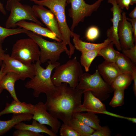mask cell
Masks as SVG:
<instances>
[{
	"instance_id": "obj_8",
	"label": "cell",
	"mask_w": 136,
	"mask_h": 136,
	"mask_svg": "<svg viewBox=\"0 0 136 136\" xmlns=\"http://www.w3.org/2000/svg\"><path fill=\"white\" fill-rule=\"evenodd\" d=\"M40 51L37 44L32 38L20 39L13 45L11 57L27 64L39 60Z\"/></svg>"
},
{
	"instance_id": "obj_16",
	"label": "cell",
	"mask_w": 136,
	"mask_h": 136,
	"mask_svg": "<svg viewBox=\"0 0 136 136\" xmlns=\"http://www.w3.org/2000/svg\"><path fill=\"white\" fill-rule=\"evenodd\" d=\"M34 110V105L13 100L10 103H6L4 109L0 112V116L10 113L13 114L26 113L32 115Z\"/></svg>"
},
{
	"instance_id": "obj_27",
	"label": "cell",
	"mask_w": 136,
	"mask_h": 136,
	"mask_svg": "<svg viewBox=\"0 0 136 136\" xmlns=\"http://www.w3.org/2000/svg\"><path fill=\"white\" fill-rule=\"evenodd\" d=\"M102 48H99L81 53L80 58V63L84 67L86 72L89 71L92 62L97 56L99 52Z\"/></svg>"
},
{
	"instance_id": "obj_14",
	"label": "cell",
	"mask_w": 136,
	"mask_h": 136,
	"mask_svg": "<svg viewBox=\"0 0 136 136\" xmlns=\"http://www.w3.org/2000/svg\"><path fill=\"white\" fill-rule=\"evenodd\" d=\"M108 2L112 5L110 10L113 13V18L111 19L113 25L107 30V36L113 43L117 50L120 51L122 49L118 36V28L119 22L121 19L123 11L119 8L115 0H108Z\"/></svg>"
},
{
	"instance_id": "obj_19",
	"label": "cell",
	"mask_w": 136,
	"mask_h": 136,
	"mask_svg": "<svg viewBox=\"0 0 136 136\" xmlns=\"http://www.w3.org/2000/svg\"><path fill=\"white\" fill-rule=\"evenodd\" d=\"M73 42L75 48L80 51L81 53L103 48L108 45L111 42L109 39L107 38L104 41L100 43H93L83 41L80 39V36L73 32Z\"/></svg>"
},
{
	"instance_id": "obj_44",
	"label": "cell",
	"mask_w": 136,
	"mask_h": 136,
	"mask_svg": "<svg viewBox=\"0 0 136 136\" xmlns=\"http://www.w3.org/2000/svg\"><path fill=\"white\" fill-rule=\"evenodd\" d=\"M130 5H133L134 4L136 3V0H130Z\"/></svg>"
},
{
	"instance_id": "obj_29",
	"label": "cell",
	"mask_w": 136,
	"mask_h": 136,
	"mask_svg": "<svg viewBox=\"0 0 136 136\" xmlns=\"http://www.w3.org/2000/svg\"><path fill=\"white\" fill-rule=\"evenodd\" d=\"M28 30L23 28H9L0 26V41L3 42L7 37L22 33H26Z\"/></svg>"
},
{
	"instance_id": "obj_12",
	"label": "cell",
	"mask_w": 136,
	"mask_h": 136,
	"mask_svg": "<svg viewBox=\"0 0 136 136\" xmlns=\"http://www.w3.org/2000/svg\"><path fill=\"white\" fill-rule=\"evenodd\" d=\"M32 7L37 17L62 41V36L59 25L53 13L42 6L36 4Z\"/></svg>"
},
{
	"instance_id": "obj_37",
	"label": "cell",
	"mask_w": 136,
	"mask_h": 136,
	"mask_svg": "<svg viewBox=\"0 0 136 136\" xmlns=\"http://www.w3.org/2000/svg\"><path fill=\"white\" fill-rule=\"evenodd\" d=\"M126 19L130 22L133 32V38L135 45L136 43V18L132 19L126 17Z\"/></svg>"
},
{
	"instance_id": "obj_35",
	"label": "cell",
	"mask_w": 136,
	"mask_h": 136,
	"mask_svg": "<svg viewBox=\"0 0 136 136\" xmlns=\"http://www.w3.org/2000/svg\"><path fill=\"white\" fill-rule=\"evenodd\" d=\"M111 131L108 126H102L101 129L96 130L90 136H110Z\"/></svg>"
},
{
	"instance_id": "obj_18",
	"label": "cell",
	"mask_w": 136,
	"mask_h": 136,
	"mask_svg": "<svg viewBox=\"0 0 136 136\" xmlns=\"http://www.w3.org/2000/svg\"><path fill=\"white\" fill-rule=\"evenodd\" d=\"M97 69L103 80L111 85L116 77L121 73L115 62L105 60L98 65Z\"/></svg>"
},
{
	"instance_id": "obj_30",
	"label": "cell",
	"mask_w": 136,
	"mask_h": 136,
	"mask_svg": "<svg viewBox=\"0 0 136 136\" xmlns=\"http://www.w3.org/2000/svg\"><path fill=\"white\" fill-rule=\"evenodd\" d=\"M114 91V95L109 103V105L113 108L123 105L124 103V90L117 89Z\"/></svg>"
},
{
	"instance_id": "obj_3",
	"label": "cell",
	"mask_w": 136,
	"mask_h": 136,
	"mask_svg": "<svg viewBox=\"0 0 136 136\" xmlns=\"http://www.w3.org/2000/svg\"><path fill=\"white\" fill-rule=\"evenodd\" d=\"M48 63L44 69L41 65L40 60L36 61L35 75L25 85L26 88L33 90V95L36 97H39L41 93L50 94L55 88L51 81V74L53 70L60 64L58 62L52 63L49 61Z\"/></svg>"
},
{
	"instance_id": "obj_43",
	"label": "cell",
	"mask_w": 136,
	"mask_h": 136,
	"mask_svg": "<svg viewBox=\"0 0 136 136\" xmlns=\"http://www.w3.org/2000/svg\"><path fill=\"white\" fill-rule=\"evenodd\" d=\"M124 119L131 121L133 123H136V118H135L129 117L124 116Z\"/></svg>"
},
{
	"instance_id": "obj_31",
	"label": "cell",
	"mask_w": 136,
	"mask_h": 136,
	"mask_svg": "<svg viewBox=\"0 0 136 136\" xmlns=\"http://www.w3.org/2000/svg\"><path fill=\"white\" fill-rule=\"evenodd\" d=\"M59 130L60 134L61 136H80L70 125L64 123L61 125Z\"/></svg>"
},
{
	"instance_id": "obj_22",
	"label": "cell",
	"mask_w": 136,
	"mask_h": 136,
	"mask_svg": "<svg viewBox=\"0 0 136 136\" xmlns=\"http://www.w3.org/2000/svg\"><path fill=\"white\" fill-rule=\"evenodd\" d=\"M14 127L16 129L26 130L37 133H45L50 136H57L56 133L48 128L45 125L41 124L33 119L31 124H26L22 122L16 125Z\"/></svg>"
},
{
	"instance_id": "obj_15",
	"label": "cell",
	"mask_w": 136,
	"mask_h": 136,
	"mask_svg": "<svg viewBox=\"0 0 136 136\" xmlns=\"http://www.w3.org/2000/svg\"><path fill=\"white\" fill-rule=\"evenodd\" d=\"M84 100L81 106V112H90L103 114L107 111L105 105L92 93L90 91L83 92Z\"/></svg>"
},
{
	"instance_id": "obj_48",
	"label": "cell",
	"mask_w": 136,
	"mask_h": 136,
	"mask_svg": "<svg viewBox=\"0 0 136 136\" xmlns=\"http://www.w3.org/2000/svg\"></svg>"
},
{
	"instance_id": "obj_40",
	"label": "cell",
	"mask_w": 136,
	"mask_h": 136,
	"mask_svg": "<svg viewBox=\"0 0 136 136\" xmlns=\"http://www.w3.org/2000/svg\"><path fill=\"white\" fill-rule=\"evenodd\" d=\"M4 64L3 63L0 70V81L3 77L6 74L3 71Z\"/></svg>"
},
{
	"instance_id": "obj_10",
	"label": "cell",
	"mask_w": 136,
	"mask_h": 136,
	"mask_svg": "<svg viewBox=\"0 0 136 136\" xmlns=\"http://www.w3.org/2000/svg\"><path fill=\"white\" fill-rule=\"evenodd\" d=\"M4 64L3 71L7 74L12 72L18 74L20 79L24 80L27 78H32L36 73L35 63L27 64L12 57L5 54L1 58Z\"/></svg>"
},
{
	"instance_id": "obj_38",
	"label": "cell",
	"mask_w": 136,
	"mask_h": 136,
	"mask_svg": "<svg viewBox=\"0 0 136 136\" xmlns=\"http://www.w3.org/2000/svg\"><path fill=\"white\" fill-rule=\"evenodd\" d=\"M132 79L133 81V90L135 96H136V66L135 65H134L132 67Z\"/></svg>"
},
{
	"instance_id": "obj_5",
	"label": "cell",
	"mask_w": 136,
	"mask_h": 136,
	"mask_svg": "<svg viewBox=\"0 0 136 136\" xmlns=\"http://www.w3.org/2000/svg\"><path fill=\"white\" fill-rule=\"evenodd\" d=\"M76 88L83 92L90 91L93 94L101 101L107 99L114 89L106 82L99 74L97 70L93 74L85 73L80 77Z\"/></svg>"
},
{
	"instance_id": "obj_46",
	"label": "cell",
	"mask_w": 136,
	"mask_h": 136,
	"mask_svg": "<svg viewBox=\"0 0 136 136\" xmlns=\"http://www.w3.org/2000/svg\"><path fill=\"white\" fill-rule=\"evenodd\" d=\"M3 89H2L1 88H0V94L2 93V92Z\"/></svg>"
},
{
	"instance_id": "obj_33",
	"label": "cell",
	"mask_w": 136,
	"mask_h": 136,
	"mask_svg": "<svg viewBox=\"0 0 136 136\" xmlns=\"http://www.w3.org/2000/svg\"><path fill=\"white\" fill-rule=\"evenodd\" d=\"M122 53L128 58L132 62L136 64V45L129 49H122Z\"/></svg>"
},
{
	"instance_id": "obj_11",
	"label": "cell",
	"mask_w": 136,
	"mask_h": 136,
	"mask_svg": "<svg viewBox=\"0 0 136 136\" xmlns=\"http://www.w3.org/2000/svg\"><path fill=\"white\" fill-rule=\"evenodd\" d=\"M35 110L32 119L39 123L50 126L51 130L57 133L60 127L61 123L58 119L53 117L47 112L45 104L39 101L34 105Z\"/></svg>"
},
{
	"instance_id": "obj_9",
	"label": "cell",
	"mask_w": 136,
	"mask_h": 136,
	"mask_svg": "<svg viewBox=\"0 0 136 136\" xmlns=\"http://www.w3.org/2000/svg\"><path fill=\"white\" fill-rule=\"evenodd\" d=\"M104 0H97L91 4L86 3L84 0H67V3L70 4L69 15L72 19L70 29L73 32L79 23L83 22L85 18L91 16L96 11Z\"/></svg>"
},
{
	"instance_id": "obj_13",
	"label": "cell",
	"mask_w": 136,
	"mask_h": 136,
	"mask_svg": "<svg viewBox=\"0 0 136 136\" xmlns=\"http://www.w3.org/2000/svg\"><path fill=\"white\" fill-rule=\"evenodd\" d=\"M126 18V13L123 12L121 19L119 22L118 28V36L122 49H129L136 45L134 44L131 23Z\"/></svg>"
},
{
	"instance_id": "obj_25",
	"label": "cell",
	"mask_w": 136,
	"mask_h": 136,
	"mask_svg": "<svg viewBox=\"0 0 136 136\" xmlns=\"http://www.w3.org/2000/svg\"><path fill=\"white\" fill-rule=\"evenodd\" d=\"M69 125L80 136H90L95 131L93 129L74 117L71 120Z\"/></svg>"
},
{
	"instance_id": "obj_20",
	"label": "cell",
	"mask_w": 136,
	"mask_h": 136,
	"mask_svg": "<svg viewBox=\"0 0 136 136\" xmlns=\"http://www.w3.org/2000/svg\"><path fill=\"white\" fill-rule=\"evenodd\" d=\"M32 115L29 114H13L11 119L6 121L0 120V136L3 135L18 123L23 121H30Z\"/></svg>"
},
{
	"instance_id": "obj_39",
	"label": "cell",
	"mask_w": 136,
	"mask_h": 136,
	"mask_svg": "<svg viewBox=\"0 0 136 136\" xmlns=\"http://www.w3.org/2000/svg\"><path fill=\"white\" fill-rule=\"evenodd\" d=\"M129 16L131 19L136 18V7L134 8L131 12L129 14Z\"/></svg>"
},
{
	"instance_id": "obj_21",
	"label": "cell",
	"mask_w": 136,
	"mask_h": 136,
	"mask_svg": "<svg viewBox=\"0 0 136 136\" xmlns=\"http://www.w3.org/2000/svg\"><path fill=\"white\" fill-rule=\"evenodd\" d=\"M20 79L19 76L12 72H8L0 81V88L7 90L13 100L19 101L16 96L15 88V82Z\"/></svg>"
},
{
	"instance_id": "obj_34",
	"label": "cell",
	"mask_w": 136,
	"mask_h": 136,
	"mask_svg": "<svg viewBox=\"0 0 136 136\" xmlns=\"http://www.w3.org/2000/svg\"><path fill=\"white\" fill-rule=\"evenodd\" d=\"M13 136H43L40 133L33 132L26 130H18L14 131Z\"/></svg>"
},
{
	"instance_id": "obj_24",
	"label": "cell",
	"mask_w": 136,
	"mask_h": 136,
	"mask_svg": "<svg viewBox=\"0 0 136 136\" xmlns=\"http://www.w3.org/2000/svg\"><path fill=\"white\" fill-rule=\"evenodd\" d=\"M132 80V73H121L115 79L111 85L114 90H125L131 84Z\"/></svg>"
},
{
	"instance_id": "obj_36",
	"label": "cell",
	"mask_w": 136,
	"mask_h": 136,
	"mask_svg": "<svg viewBox=\"0 0 136 136\" xmlns=\"http://www.w3.org/2000/svg\"><path fill=\"white\" fill-rule=\"evenodd\" d=\"M119 8L121 9L125 8L128 10L130 4V0H115Z\"/></svg>"
},
{
	"instance_id": "obj_41",
	"label": "cell",
	"mask_w": 136,
	"mask_h": 136,
	"mask_svg": "<svg viewBox=\"0 0 136 136\" xmlns=\"http://www.w3.org/2000/svg\"><path fill=\"white\" fill-rule=\"evenodd\" d=\"M3 43L0 41V58L1 59L3 56L5 54V51L3 49L2 44Z\"/></svg>"
},
{
	"instance_id": "obj_32",
	"label": "cell",
	"mask_w": 136,
	"mask_h": 136,
	"mask_svg": "<svg viewBox=\"0 0 136 136\" xmlns=\"http://www.w3.org/2000/svg\"><path fill=\"white\" fill-rule=\"evenodd\" d=\"M99 34V30L98 27L95 26H92L88 29L85 36L88 40L93 41L98 37Z\"/></svg>"
},
{
	"instance_id": "obj_45",
	"label": "cell",
	"mask_w": 136,
	"mask_h": 136,
	"mask_svg": "<svg viewBox=\"0 0 136 136\" xmlns=\"http://www.w3.org/2000/svg\"><path fill=\"white\" fill-rule=\"evenodd\" d=\"M3 63V61L2 59L1 58H0V67H1Z\"/></svg>"
},
{
	"instance_id": "obj_1",
	"label": "cell",
	"mask_w": 136,
	"mask_h": 136,
	"mask_svg": "<svg viewBox=\"0 0 136 136\" xmlns=\"http://www.w3.org/2000/svg\"><path fill=\"white\" fill-rule=\"evenodd\" d=\"M83 91L70 87L66 83L55 86L53 91L46 95L45 103L47 111L54 117L69 125L76 112H81Z\"/></svg>"
},
{
	"instance_id": "obj_4",
	"label": "cell",
	"mask_w": 136,
	"mask_h": 136,
	"mask_svg": "<svg viewBox=\"0 0 136 136\" xmlns=\"http://www.w3.org/2000/svg\"><path fill=\"white\" fill-rule=\"evenodd\" d=\"M55 69L51 80L55 86L66 83L70 87L76 88L79 78L83 74L81 65L76 56L64 64H60Z\"/></svg>"
},
{
	"instance_id": "obj_7",
	"label": "cell",
	"mask_w": 136,
	"mask_h": 136,
	"mask_svg": "<svg viewBox=\"0 0 136 136\" xmlns=\"http://www.w3.org/2000/svg\"><path fill=\"white\" fill-rule=\"evenodd\" d=\"M6 8L10 12L5 23L6 28H14L16 27L15 24L17 22L25 20L32 21L42 26H44L38 20L32 7L22 4L18 0H8Z\"/></svg>"
},
{
	"instance_id": "obj_42",
	"label": "cell",
	"mask_w": 136,
	"mask_h": 136,
	"mask_svg": "<svg viewBox=\"0 0 136 136\" xmlns=\"http://www.w3.org/2000/svg\"><path fill=\"white\" fill-rule=\"evenodd\" d=\"M0 12L4 15H6V12L5 9L3 5L0 1Z\"/></svg>"
},
{
	"instance_id": "obj_26",
	"label": "cell",
	"mask_w": 136,
	"mask_h": 136,
	"mask_svg": "<svg viewBox=\"0 0 136 136\" xmlns=\"http://www.w3.org/2000/svg\"><path fill=\"white\" fill-rule=\"evenodd\" d=\"M114 62L121 73H132V67L135 64L123 53L118 52Z\"/></svg>"
},
{
	"instance_id": "obj_28",
	"label": "cell",
	"mask_w": 136,
	"mask_h": 136,
	"mask_svg": "<svg viewBox=\"0 0 136 136\" xmlns=\"http://www.w3.org/2000/svg\"><path fill=\"white\" fill-rule=\"evenodd\" d=\"M114 44L111 42L108 45L102 48L97 56H102L105 60L114 62L119 51L114 49L113 47Z\"/></svg>"
},
{
	"instance_id": "obj_6",
	"label": "cell",
	"mask_w": 136,
	"mask_h": 136,
	"mask_svg": "<svg viewBox=\"0 0 136 136\" xmlns=\"http://www.w3.org/2000/svg\"><path fill=\"white\" fill-rule=\"evenodd\" d=\"M26 34L35 41L40 48L39 60L41 63H44L48 61L52 63L57 62L61 54L64 52L69 55V50L62 42H50L29 31H28Z\"/></svg>"
},
{
	"instance_id": "obj_47",
	"label": "cell",
	"mask_w": 136,
	"mask_h": 136,
	"mask_svg": "<svg viewBox=\"0 0 136 136\" xmlns=\"http://www.w3.org/2000/svg\"><path fill=\"white\" fill-rule=\"evenodd\" d=\"M18 1H20L21 0H18Z\"/></svg>"
},
{
	"instance_id": "obj_17",
	"label": "cell",
	"mask_w": 136,
	"mask_h": 136,
	"mask_svg": "<svg viewBox=\"0 0 136 136\" xmlns=\"http://www.w3.org/2000/svg\"><path fill=\"white\" fill-rule=\"evenodd\" d=\"M15 25L16 26H18L24 28L40 36L55 40L58 42L62 41L47 27H43L34 22H29L25 20H22L17 22Z\"/></svg>"
},
{
	"instance_id": "obj_2",
	"label": "cell",
	"mask_w": 136,
	"mask_h": 136,
	"mask_svg": "<svg viewBox=\"0 0 136 136\" xmlns=\"http://www.w3.org/2000/svg\"><path fill=\"white\" fill-rule=\"evenodd\" d=\"M37 5L48 7L54 15L58 23L62 37V42L66 46L68 45L69 51V57L70 58L75 52V48L71 42L73 32L67 24L65 13L67 0H29Z\"/></svg>"
},
{
	"instance_id": "obj_23",
	"label": "cell",
	"mask_w": 136,
	"mask_h": 136,
	"mask_svg": "<svg viewBox=\"0 0 136 136\" xmlns=\"http://www.w3.org/2000/svg\"><path fill=\"white\" fill-rule=\"evenodd\" d=\"M94 113L87 112H76L73 117L77 118L83 123L96 130L101 129L100 125V120L98 116Z\"/></svg>"
}]
</instances>
